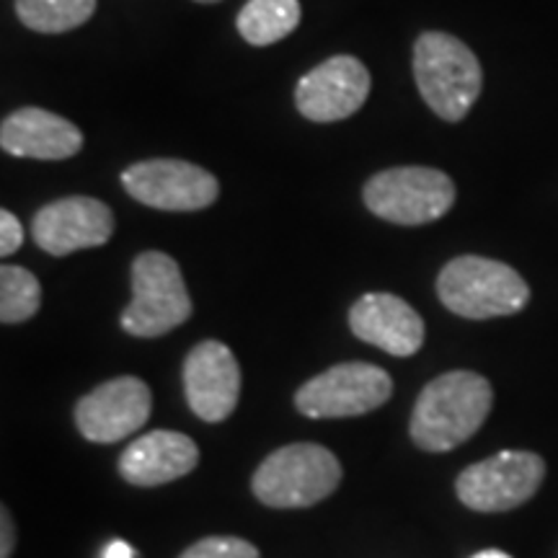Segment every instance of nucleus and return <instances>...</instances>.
I'll list each match as a JSON object with an SVG mask.
<instances>
[{"instance_id":"obj_1","label":"nucleus","mask_w":558,"mask_h":558,"mask_svg":"<svg viewBox=\"0 0 558 558\" xmlns=\"http://www.w3.org/2000/svg\"><path fill=\"white\" fill-rule=\"evenodd\" d=\"M492 383L471 369L439 375L418 393L411 414V439L427 452H448L481 429L492 411Z\"/></svg>"},{"instance_id":"obj_2","label":"nucleus","mask_w":558,"mask_h":558,"mask_svg":"<svg viewBox=\"0 0 558 558\" xmlns=\"http://www.w3.org/2000/svg\"><path fill=\"white\" fill-rule=\"evenodd\" d=\"M418 94L439 120L460 122L476 104L484 70L469 45L445 32H427L414 45Z\"/></svg>"},{"instance_id":"obj_3","label":"nucleus","mask_w":558,"mask_h":558,"mask_svg":"<svg viewBox=\"0 0 558 558\" xmlns=\"http://www.w3.org/2000/svg\"><path fill=\"white\" fill-rule=\"evenodd\" d=\"M437 295L456 316L471 320L514 316L530 303V288L509 264L458 256L437 277Z\"/></svg>"},{"instance_id":"obj_4","label":"nucleus","mask_w":558,"mask_h":558,"mask_svg":"<svg viewBox=\"0 0 558 558\" xmlns=\"http://www.w3.org/2000/svg\"><path fill=\"white\" fill-rule=\"evenodd\" d=\"M192 298L179 264L163 251H143L132 262V300L122 311V329L140 339H156L186 324Z\"/></svg>"},{"instance_id":"obj_5","label":"nucleus","mask_w":558,"mask_h":558,"mask_svg":"<svg viewBox=\"0 0 558 558\" xmlns=\"http://www.w3.org/2000/svg\"><path fill=\"white\" fill-rule=\"evenodd\" d=\"M341 465L331 450L313 442L279 448L254 473V494L275 509L313 507L337 492Z\"/></svg>"},{"instance_id":"obj_6","label":"nucleus","mask_w":558,"mask_h":558,"mask_svg":"<svg viewBox=\"0 0 558 558\" xmlns=\"http://www.w3.org/2000/svg\"><path fill=\"white\" fill-rule=\"evenodd\" d=\"M367 209L393 226H427L456 205V184L429 166H396L375 173L362 192Z\"/></svg>"},{"instance_id":"obj_7","label":"nucleus","mask_w":558,"mask_h":558,"mask_svg":"<svg viewBox=\"0 0 558 558\" xmlns=\"http://www.w3.org/2000/svg\"><path fill=\"white\" fill-rule=\"evenodd\" d=\"M390 393L393 380L383 367L369 362H341L300 386L295 407L311 418L362 416L383 407Z\"/></svg>"},{"instance_id":"obj_8","label":"nucleus","mask_w":558,"mask_h":558,"mask_svg":"<svg viewBox=\"0 0 558 558\" xmlns=\"http://www.w3.org/2000/svg\"><path fill=\"white\" fill-rule=\"evenodd\" d=\"M546 463L527 450H505L473 463L458 476V499L473 512H507L535 497Z\"/></svg>"},{"instance_id":"obj_9","label":"nucleus","mask_w":558,"mask_h":558,"mask_svg":"<svg viewBox=\"0 0 558 558\" xmlns=\"http://www.w3.org/2000/svg\"><path fill=\"white\" fill-rule=\"evenodd\" d=\"M122 186L140 205L166 213H197L220 197V184L213 173L179 158L132 163L122 171Z\"/></svg>"},{"instance_id":"obj_10","label":"nucleus","mask_w":558,"mask_h":558,"mask_svg":"<svg viewBox=\"0 0 558 558\" xmlns=\"http://www.w3.org/2000/svg\"><path fill=\"white\" fill-rule=\"evenodd\" d=\"M369 96V70L352 54H337L305 73L295 86V107L311 122H341Z\"/></svg>"},{"instance_id":"obj_11","label":"nucleus","mask_w":558,"mask_h":558,"mask_svg":"<svg viewBox=\"0 0 558 558\" xmlns=\"http://www.w3.org/2000/svg\"><path fill=\"white\" fill-rule=\"evenodd\" d=\"M153 396L140 378L124 375L83 396L75 407V424L90 442H120L150 418Z\"/></svg>"},{"instance_id":"obj_12","label":"nucleus","mask_w":558,"mask_h":558,"mask_svg":"<svg viewBox=\"0 0 558 558\" xmlns=\"http://www.w3.org/2000/svg\"><path fill=\"white\" fill-rule=\"evenodd\" d=\"M111 233H114V215L109 205L94 197L50 202L32 220L34 241L52 256H68L73 251L104 246Z\"/></svg>"},{"instance_id":"obj_13","label":"nucleus","mask_w":558,"mask_h":558,"mask_svg":"<svg viewBox=\"0 0 558 558\" xmlns=\"http://www.w3.org/2000/svg\"><path fill=\"white\" fill-rule=\"evenodd\" d=\"M184 393L202 422H226L239 407L241 367L222 341L207 339L186 354Z\"/></svg>"},{"instance_id":"obj_14","label":"nucleus","mask_w":558,"mask_h":558,"mask_svg":"<svg viewBox=\"0 0 558 558\" xmlns=\"http://www.w3.org/2000/svg\"><path fill=\"white\" fill-rule=\"evenodd\" d=\"M349 329L367 344L411 357L424 344V320L407 300L390 292H367L349 311Z\"/></svg>"},{"instance_id":"obj_15","label":"nucleus","mask_w":558,"mask_h":558,"mask_svg":"<svg viewBox=\"0 0 558 558\" xmlns=\"http://www.w3.org/2000/svg\"><path fill=\"white\" fill-rule=\"evenodd\" d=\"M0 148L16 158L65 160L81 153L83 132L52 111L21 107L0 124Z\"/></svg>"},{"instance_id":"obj_16","label":"nucleus","mask_w":558,"mask_h":558,"mask_svg":"<svg viewBox=\"0 0 558 558\" xmlns=\"http://www.w3.org/2000/svg\"><path fill=\"white\" fill-rule=\"evenodd\" d=\"M199 463V450L192 437L171 429H156L137 437L120 458V473L135 486H163Z\"/></svg>"},{"instance_id":"obj_17","label":"nucleus","mask_w":558,"mask_h":558,"mask_svg":"<svg viewBox=\"0 0 558 558\" xmlns=\"http://www.w3.org/2000/svg\"><path fill=\"white\" fill-rule=\"evenodd\" d=\"M300 13V0H248L235 26L248 45L267 47L298 29Z\"/></svg>"},{"instance_id":"obj_18","label":"nucleus","mask_w":558,"mask_h":558,"mask_svg":"<svg viewBox=\"0 0 558 558\" xmlns=\"http://www.w3.org/2000/svg\"><path fill=\"white\" fill-rule=\"evenodd\" d=\"M96 0H16L21 24L39 34L73 32L94 16Z\"/></svg>"},{"instance_id":"obj_19","label":"nucleus","mask_w":558,"mask_h":558,"mask_svg":"<svg viewBox=\"0 0 558 558\" xmlns=\"http://www.w3.org/2000/svg\"><path fill=\"white\" fill-rule=\"evenodd\" d=\"M41 305L39 279L29 269L5 264L0 267V320L5 326L24 324L37 316Z\"/></svg>"},{"instance_id":"obj_20","label":"nucleus","mask_w":558,"mask_h":558,"mask_svg":"<svg viewBox=\"0 0 558 558\" xmlns=\"http://www.w3.org/2000/svg\"><path fill=\"white\" fill-rule=\"evenodd\" d=\"M179 558H259V550L243 538H230V535H213L194 543Z\"/></svg>"},{"instance_id":"obj_21","label":"nucleus","mask_w":558,"mask_h":558,"mask_svg":"<svg viewBox=\"0 0 558 558\" xmlns=\"http://www.w3.org/2000/svg\"><path fill=\"white\" fill-rule=\"evenodd\" d=\"M24 243V228L11 209H0V254H16Z\"/></svg>"},{"instance_id":"obj_22","label":"nucleus","mask_w":558,"mask_h":558,"mask_svg":"<svg viewBox=\"0 0 558 558\" xmlns=\"http://www.w3.org/2000/svg\"><path fill=\"white\" fill-rule=\"evenodd\" d=\"M0 525H3V541H0V558H11V550H13V543H16V530H13V520H11V512L9 507L0 509Z\"/></svg>"},{"instance_id":"obj_23","label":"nucleus","mask_w":558,"mask_h":558,"mask_svg":"<svg viewBox=\"0 0 558 558\" xmlns=\"http://www.w3.org/2000/svg\"><path fill=\"white\" fill-rule=\"evenodd\" d=\"M104 558H135V550L124 541H111L107 550H104Z\"/></svg>"},{"instance_id":"obj_24","label":"nucleus","mask_w":558,"mask_h":558,"mask_svg":"<svg viewBox=\"0 0 558 558\" xmlns=\"http://www.w3.org/2000/svg\"><path fill=\"white\" fill-rule=\"evenodd\" d=\"M473 558H512L509 554H505V550H497V548H488V550H481V554H476Z\"/></svg>"},{"instance_id":"obj_25","label":"nucleus","mask_w":558,"mask_h":558,"mask_svg":"<svg viewBox=\"0 0 558 558\" xmlns=\"http://www.w3.org/2000/svg\"><path fill=\"white\" fill-rule=\"evenodd\" d=\"M197 3H218V0H197Z\"/></svg>"}]
</instances>
